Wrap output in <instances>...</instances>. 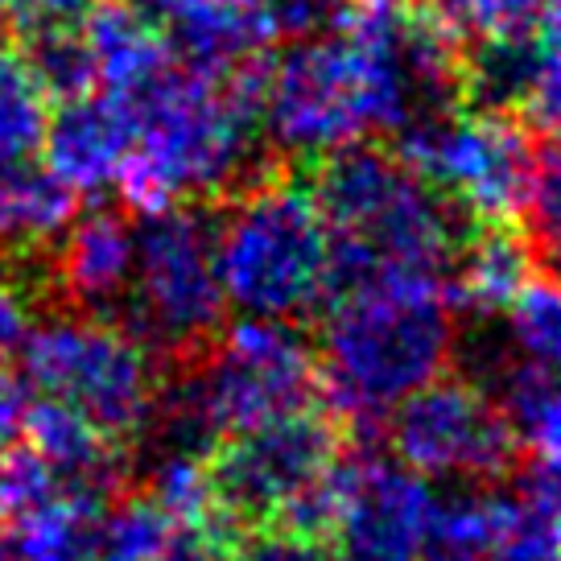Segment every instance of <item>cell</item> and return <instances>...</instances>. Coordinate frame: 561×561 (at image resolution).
Returning a JSON list of instances; mask_svg holds the SVG:
<instances>
[{
  "label": "cell",
  "mask_w": 561,
  "mask_h": 561,
  "mask_svg": "<svg viewBox=\"0 0 561 561\" xmlns=\"http://www.w3.org/2000/svg\"><path fill=\"white\" fill-rule=\"evenodd\" d=\"M54 495H62L58 479L50 474V467L21 442V446H9L0 455V516L4 520H21L34 508L50 504Z\"/></svg>",
  "instance_id": "83f0119b"
},
{
  "label": "cell",
  "mask_w": 561,
  "mask_h": 561,
  "mask_svg": "<svg viewBox=\"0 0 561 561\" xmlns=\"http://www.w3.org/2000/svg\"><path fill=\"white\" fill-rule=\"evenodd\" d=\"M25 409H30V388H25V380H18L13 371L0 368V438L18 434Z\"/></svg>",
  "instance_id": "d6a6232c"
},
{
  "label": "cell",
  "mask_w": 561,
  "mask_h": 561,
  "mask_svg": "<svg viewBox=\"0 0 561 561\" xmlns=\"http://www.w3.org/2000/svg\"><path fill=\"white\" fill-rule=\"evenodd\" d=\"M104 512L79 495H54L50 504L13 520V553L18 561H100Z\"/></svg>",
  "instance_id": "44dd1931"
},
{
  "label": "cell",
  "mask_w": 561,
  "mask_h": 561,
  "mask_svg": "<svg viewBox=\"0 0 561 561\" xmlns=\"http://www.w3.org/2000/svg\"><path fill=\"white\" fill-rule=\"evenodd\" d=\"M388 438L421 479L500 483L516 462V430L488 392L458 376H434L388 413Z\"/></svg>",
  "instance_id": "8fae6325"
},
{
  "label": "cell",
  "mask_w": 561,
  "mask_h": 561,
  "mask_svg": "<svg viewBox=\"0 0 561 561\" xmlns=\"http://www.w3.org/2000/svg\"><path fill=\"white\" fill-rule=\"evenodd\" d=\"M46 104L50 100L34 83L21 50L0 46V161L30 158L42 145L46 116H50Z\"/></svg>",
  "instance_id": "cb8c5ba5"
},
{
  "label": "cell",
  "mask_w": 561,
  "mask_h": 561,
  "mask_svg": "<svg viewBox=\"0 0 561 561\" xmlns=\"http://www.w3.org/2000/svg\"><path fill=\"white\" fill-rule=\"evenodd\" d=\"M79 30L91 46L95 75L112 95H128V91L145 88L153 75H161L174 62L158 25L140 21L137 13L121 9L116 0H95L88 18L79 21Z\"/></svg>",
  "instance_id": "ac0fdd59"
},
{
  "label": "cell",
  "mask_w": 561,
  "mask_h": 561,
  "mask_svg": "<svg viewBox=\"0 0 561 561\" xmlns=\"http://www.w3.org/2000/svg\"><path fill=\"white\" fill-rule=\"evenodd\" d=\"M318 161L310 191L327 219V301L385 277L446 280L462 215L397 149L355 140Z\"/></svg>",
  "instance_id": "6da1fadb"
},
{
  "label": "cell",
  "mask_w": 561,
  "mask_h": 561,
  "mask_svg": "<svg viewBox=\"0 0 561 561\" xmlns=\"http://www.w3.org/2000/svg\"><path fill=\"white\" fill-rule=\"evenodd\" d=\"M121 100L137 140L112 186L140 219L174 203H224L268 174L256 153L261 116L240 104L219 75L170 62Z\"/></svg>",
  "instance_id": "7a4b0ae2"
},
{
  "label": "cell",
  "mask_w": 561,
  "mask_h": 561,
  "mask_svg": "<svg viewBox=\"0 0 561 561\" xmlns=\"http://www.w3.org/2000/svg\"><path fill=\"white\" fill-rule=\"evenodd\" d=\"M215 264L224 298L244 318L310 314L327 301V219L298 178L268 174L215 210Z\"/></svg>",
  "instance_id": "277c9868"
},
{
  "label": "cell",
  "mask_w": 561,
  "mask_h": 561,
  "mask_svg": "<svg viewBox=\"0 0 561 561\" xmlns=\"http://www.w3.org/2000/svg\"><path fill=\"white\" fill-rule=\"evenodd\" d=\"M224 4H252V0H224Z\"/></svg>",
  "instance_id": "74e56055"
},
{
  "label": "cell",
  "mask_w": 561,
  "mask_h": 561,
  "mask_svg": "<svg viewBox=\"0 0 561 561\" xmlns=\"http://www.w3.org/2000/svg\"><path fill=\"white\" fill-rule=\"evenodd\" d=\"M116 4H121V9H128V13H137L140 21H149V25L165 30V21L174 18L186 0H116Z\"/></svg>",
  "instance_id": "e575fe53"
},
{
  "label": "cell",
  "mask_w": 561,
  "mask_h": 561,
  "mask_svg": "<svg viewBox=\"0 0 561 561\" xmlns=\"http://www.w3.org/2000/svg\"><path fill=\"white\" fill-rule=\"evenodd\" d=\"M528 240H520L508 224H479V236L462 240L446 273V298L450 310H462L471 318L504 314L512 298L520 294L533 273Z\"/></svg>",
  "instance_id": "2e32d148"
},
{
  "label": "cell",
  "mask_w": 561,
  "mask_h": 561,
  "mask_svg": "<svg viewBox=\"0 0 561 561\" xmlns=\"http://www.w3.org/2000/svg\"><path fill=\"white\" fill-rule=\"evenodd\" d=\"M224 561H334L322 537H306L285 525H252L228 545Z\"/></svg>",
  "instance_id": "f1b7e54d"
},
{
  "label": "cell",
  "mask_w": 561,
  "mask_h": 561,
  "mask_svg": "<svg viewBox=\"0 0 561 561\" xmlns=\"http://www.w3.org/2000/svg\"><path fill=\"white\" fill-rule=\"evenodd\" d=\"M79 215V194L46 161H0V252H46Z\"/></svg>",
  "instance_id": "e0dca14e"
},
{
  "label": "cell",
  "mask_w": 561,
  "mask_h": 561,
  "mask_svg": "<svg viewBox=\"0 0 561 561\" xmlns=\"http://www.w3.org/2000/svg\"><path fill=\"white\" fill-rule=\"evenodd\" d=\"M397 153L474 224H512L525 207L537 145L512 112H438L397 133Z\"/></svg>",
  "instance_id": "ba28073f"
},
{
  "label": "cell",
  "mask_w": 561,
  "mask_h": 561,
  "mask_svg": "<svg viewBox=\"0 0 561 561\" xmlns=\"http://www.w3.org/2000/svg\"><path fill=\"white\" fill-rule=\"evenodd\" d=\"M21 364L30 385L75 404L124 446L137 442L165 376L158 355L121 322L79 310H58L34 322L21 347Z\"/></svg>",
  "instance_id": "8992f818"
},
{
  "label": "cell",
  "mask_w": 561,
  "mask_h": 561,
  "mask_svg": "<svg viewBox=\"0 0 561 561\" xmlns=\"http://www.w3.org/2000/svg\"><path fill=\"white\" fill-rule=\"evenodd\" d=\"M4 25H9V0H0V34H4Z\"/></svg>",
  "instance_id": "8d00e7d4"
},
{
  "label": "cell",
  "mask_w": 561,
  "mask_h": 561,
  "mask_svg": "<svg viewBox=\"0 0 561 561\" xmlns=\"http://www.w3.org/2000/svg\"><path fill=\"white\" fill-rule=\"evenodd\" d=\"M228 298L215 264V207L174 203L137 224L133 285L124 298V331L161 359L186 364L224 331Z\"/></svg>",
  "instance_id": "5b68a950"
},
{
  "label": "cell",
  "mask_w": 561,
  "mask_h": 561,
  "mask_svg": "<svg viewBox=\"0 0 561 561\" xmlns=\"http://www.w3.org/2000/svg\"><path fill=\"white\" fill-rule=\"evenodd\" d=\"M504 516H508V491L488 488V483L434 500L425 561H488L500 541Z\"/></svg>",
  "instance_id": "ffe728a7"
},
{
  "label": "cell",
  "mask_w": 561,
  "mask_h": 561,
  "mask_svg": "<svg viewBox=\"0 0 561 561\" xmlns=\"http://www.w3.org/2000/svg\"><path fill=\"white\" fill-rule=\"evenodd\" d=\"M21 58L34 75L46 100H79L95 91L100 75H95V58L79 25H37V30H21Z\"/></svg>",
  "instance_id": "7402d4cb"
},
{
  "label": "cell",
  "mask_w": 561,
  "mask_h": 561,
  "mask_svg": "<svg viewBox=\"0 0 561 561\" xmlns=\"http://www.w3.org/2000/svg\"><path fill=\"white\" fill-rule=\"evenodd\" d=\"M434 488L404 462L343 458V495L327 533L334 561H425Z\"/></svg>",
  "instance_id": "7c38bea8"
},
{
  "label": "cell",
  "mask_w": 561,
  "mask_h": 561,
  "mask_svg": "<svg viewBox=\"0 0 561 561\" xmlns=\"http://www.w3.org/2000/svg\"><path fill=\"white\" fill-rule=\"evenodd\" d=\"M100 561H112V558H100ZM137 561H224V558H219L207 545V537H198L194 528H178L165 549H158L153 558H137Z\"/></svg>",
  "instance_id": "836d02e7"
},
{
  "label": "cell",
  "mask_w": 561,
  "mask_h": 561,
  "mask_svg": "<svg viewBox=\"0 0 561 561\" xmlns=\"http://www.w3.org/2000/svg\"><path fill=\"white\" fill-rule=\"evenodd\" d=\"M537 75V42L533 34L516 37H479L462 46L458 91L479 112H516L525 107Z\"/></svg>",
  "instance_id": "d6986e66"
},
{
  "label": "cell",
  "mask_w": 561,
  "mask_h": 561,
  "mask_svg": "<svg viewBox=\"0 0 561 561\" xmlns=\"http://www.w3.org/2000/svg\"><path fill=\"white\" fill-rule=\"evenodd\" d=\"M137 256V224L121 207L79 210L46 248V298L58 310L112 318L121 314Z\"/></svg>",
  "instance_id": "4fadbf2b"
},
{
  "label": "cell",
  "mask_w": 561,
  "mask_h": 561,
  "mask_svg": "<svg viewBox=\"0 0 561 561\" xmlns=\"http://www.w3.org/2000/svg\"><path fill=\"white\" fill-rule=\"evenodd\" d=\"M95 0H9V18H18L21 30L37 25H79L91 13Z\"/></svg>",
  "instance_id": "1f68e13d"
},
{
  "label": "cell",
  "mask_w": 561,
  "mask_h": 561,
  "mask_svg": "<svg viewBox=\"0 0 561 561\" xmlns=\"http://www.w3.org/2000/svg\"><path fill=\"white\" fill-rule=\"evenodd\" d=\"M186 368L219 438L301 413L318 392L314 347L280 318H240L186 359Z\"/></svg>",
  "instance_id": "9c48e42d"
},
{
  "label": "cell",
  "mask_w": 561,
  "mask_h": 561,
  "mask_svg": "<svg viewBox=\"0 0 561 561\" xmlns=\"http://www.w3.org/2000/svg\"><path fill=\"white\" fill-rule=\"evenodd\" d=\"M264 137L289 158H327L380 133V104L364 54L339 30L273 54L261 104Z\"/></svg>",
  "instance_id": "52a82bcc"
},
{
  "label": "cell",
  "mask_w": 561,
  "mask_h": 561,
  "mask_svg": "<svg viewBox=\"0 0 561 561\" xmlns=\"http://www.w3.org/2000/svg\"><path fill=\"white\" fill-rule=\"evenodd\" d=\"M0 561H18V553H13V541H9V537H0Z\"/></svg>",
  "instance_id": "d590c367"
},
{
  "label": "cell",
  "mask_w": 561,
  "mask_h": 561,
  "mask_svg": "<svg viewBox=\"0 0 561 561\" xmlns=\"http://www.w3.org/2000/svg\"><path fill=\"white\" fill-rule=\"evenodd\" d=\"M549 0H434L442 21L467 42L479 37H516L533 34L541 25Z\"/></svg>",
  "instance_id": "4316f807"
},
{
  "label": "cell",
  "mask_w": 561,
  "mask_h": 561,
  "mask_svg": "<svg viewBox=\"0 0 561 561\" xmlns=\"http://www.w3.org/2000/svg\"><path fill=\"white\" fill-rule=\"evenodd\" d=\"M512 327V347L520 359L561 376V277H528L504 310Z\"/></svg>",
  "instance_id": "603a6c76"
},
{
  "label": "cell",
  "mask_w": 561,
  "mask_h": 561,
  "mask_svg": "<svg viewBox=\"0 0 561 561\" xmlns=\"http://www.w3.org/2000/svg\"><path fill=\"white\" fill-rule=\"evenodd\" d=\"M21 434H25V446L50 467L62 495H79L100 508H112L121 500L128 483V450L124 442L107 438L75 404L58 397L30 401L21 417Z\"/></svg>",
  "instance_id": "5bb4252c"
},
{
  "label": "cell",
  "mask_w": 561,
  "mask_h": 561,
  "mask_svg": "<svg viewBox=\"0 0 561 561\" xmlns=\"http://www.w3.org/2000/svg\"><path fill=\"white\" fill-rule=\"evenodd\" d=\"M256 25L264 34V46L273 42H306V37L327 34L339 18L334 0H252Z\"/></svg>",
  "instance_id": "f546056e"
},
{
  "label": "cell",
  "mask_w": 561,
  "mask_h": 561,
  "mask_svg": "<svg viewBox=\"0 0 561 561\" xmlns=\"http://www.w3.org/2000/svg\"><path fill=\"white\" fill-rule=\"evenodd\" d=\"M455 355V310L438 277H385L327 301L318 392L339 430L368 438L388 413L446 371Z\"/></svg>",
  "instance_id": "3957f363"
},
{
  "label": "cell",
  "mask_w": 561,
  "mask_h": 561,
  "mask_svg": "<svg viewBox=\"0 0 561 561\" xmlns=\"http://www.w3.org/2000/svg\"><path fill=\"white\" fill-rule=\"evenodd\" d=\"M133 140H137V128L121 95L88 91L46 116V133L37 149L46 153V170L62 178L70 191L95 194L116 182L124 158L133 153Z\"/></svg>",
  "instance_id": "9a60e30c"
},
{
  "label": "cell",
  "mask_w": 561,
  "mask_h": 561,
  "mask_svg": "<svg viewBox=\"0 0 561 561\" xmlns=\"http://www.w3.org/2000/svg\"><path fill=\"white\" fill-rule=\"evenodd\" d=\"M520 215L528 219L533 261H541L549 273L561 277V137H549L537 149L533 182H528Z\"/></svg>",
  "instance_id": "484cf974"
},
{
  "label": "cell",
  "mask_w": 561,
  "mask_h": 561,
  "mask_svg": "<svg viewBox=\"0 0 561 561\" xmlns=\"http://www.w3.org/2000/svg\"><path fill=\"white\" fill-rule=\"evenodd\" d=\"M46 298V252H0V368L21 355Z\"/></svg>",
  "instance_id": "d4e9b609"
},
{
  "label": "cell",
  "mask_w": 561,
  "mask_h": 561,
  "mask_svg": "<svg viewBox=\"0 0 561 561\" xmlns=\"http://www.w3.org/2000/svg\"><path fill=\"white\" fill-rule=\"evenodd\" d=\"M339 434L343 430L334 417L301 409L215 442L207 471L224 553L244 528L268 525L301 488H310L343 455Z\"/></svg>",
  "instance_id": "30bf717a"
},
{
  "label": "cell",
  "mask_w": 561,
  "mask_h": 561,
  "mask_svg": "<svg viewBox=\"0 0 561 561\" xmlns=\"http://www.w3.org/2000/svg\"><path fill=\"white\" fill-rule=\"evenodd\" d=\"M520 438L537 450V458L561 462V376H553L541 392V401L533 404V413L520 425Z\"/></svg>",
  "instance_id": "4dcf8cb0"
}]
</instances>
